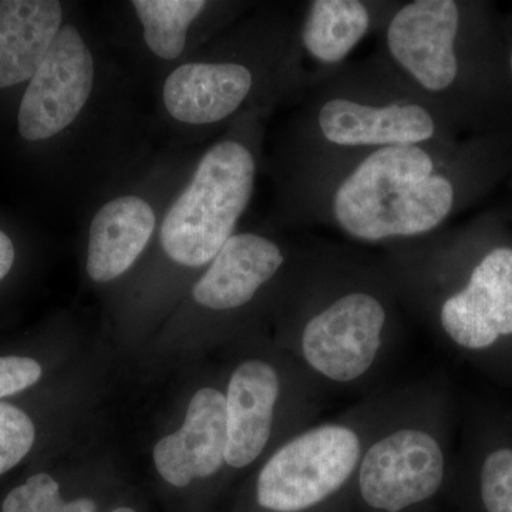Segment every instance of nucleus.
Listing matches in <instances>:
<instances>
[{
	"label": "nucleus",
	"mask_w": 512,
	"mask_h": 512,
	"mask_svg": "<svg viewBox=\"0 0 512 512\" xmlns=\"http://www.w3.org/2000/svg\"><path fill=\"white\" fill-rule=\"evenodd\" d=\"M456 417V394L443 372L394 387L357 468L362 507L406 512L433 500L453 477Z\"/></svg>",
	"instance_id": "7"
},
{
	"label": "nucleus",
	"mask_w": 512,
	"mask_h": 512,
	"mask_svg": "<svg viewBox=\"0 0 512 512\" xmlns=\"http://www.w3.org/2000/svg\"><path fill=\"white\" fill-rule=\"evenodd\" d=\"M227 444L225 394L204 387L192 397L183 427L158 441L154 463L167 483L187 487L195 478H210L227 466Z\"/></svg>",
	"instance_id": "15"
},
{
	"label": "nucleus",
	"mask_w": 512,
	"mask_h": 512,
	"mask_svg": "<svg viewBox=\"0 0 512 512\" xmlns=\"http://www.w3.org/2000/svg\"><path fill=\"white\" fill-rule=\"evenodd\" d=\"M161 195L143 184L117 192L90 220L86 269L99 284L116 281L146 252L164 214Z\"/></svg>",
	"instance_id": "14"
},
{
	"label": "nucleus",
	"mask_w": 512,
	"mask_h": 512,
	"mask_svg": "<svg viewBox=\"0 0 512 512\" xmlns=\"http://www.w3.org/2000/svg\"><path fill=\"white\" fill-rule=\"evenodd\" d=\"M265 114H247L224 131L194 165L165 207L161 249L184 268H204L238 232L264 161Z\"/></svg>",
	"instance_id": "8"
},
{
	"label": "nucleus",
	"mask_w": 512,
	"mask_h": 512,
	"mask_svg": "<svg viewBox=\"0 0 512 512\" xmlns=\"http://www.w3.org/2000/svg\"><path fill=\"white\" fill-rule=\"evenodd\" d=\"M276 296L293 359L326 393L366 387L399 339L404 309L379 252L323 241L293 251Z\"/></svg>",
	"instance_id": "3"
},
{
	"label": "nucleus",
	"mask_w": 512,
	"mask_h": 512,
	"mask_svg": "<svg viewBox=\"0 0 512 512\" xmlns=\"http://www.w3.org/2000/svg\"><path fill=\"white\" fill-rule=\"evenodd\" d=\"M512 174V127L448 143L366 151L276 177L269 224L339 232L382 249L450 227Z\"/></svg>",
	"instance_id": "1"
},
{
	"label": "nucleus",
	"mask_w": 512,
	"mask_h": 512,
	"mask_svg": "<svg viewBox=\"0 0 512 512\" xmlns=\"http://www.w3.org/2000/svg\"><path fill=\"white\" fill-rule=\"evenodd\" d=\"M2 512H96V504L89 498L64 503L59 484L49 474L40 473L10 491Z\"/></svg>",
	"instance_id": "18"
},
{
	"label": "nucleus",
	"mask_w": 512,
	"mask_h": 512,
	"mask_svg": "<svg viewBox=\"0 0 512 512\" xmlns=\"http://www.w3.org/2000/svg\"><path fill=\"white\" fill-rule=\"evenodd\" d=\"M42 377V366L29 357H0V399L29 389Z\"/></svg>",
	"instance_id": "20"
},
{
	"label": "nucleus",
	"mask_w": 512,
	"mask_h": 512,
	"mask_svg": "<svg viewBox=\"0 0 512 512\" xmlns=\"http://www.w3.org/2000/svg\"><path fill=\"white\" fill-rule=\"evenodd\" d=\"M148 52L164 63L183 62L195 45L210 42L252 9L245 2L134 0L130 3Z\"/></svg>",
	"instance_id": "16"
},
{
	"label": "nucleus",
	"mask_w": 512,
	"mask_h": 512,
	"mask_svg": "<svg viewBox=\"0 0 512 512\" xmlns=\"http://www.w3.org/2000/svg\"><path fill=\"white\" fill-rule=\"evenodd\" d=\"M96 53L83 30L66 22L29 80L18 110L19 136L45 143L79 123L97 86Z\"/></svg>",
	"instance_id": "10"
},
{
	"label": "nucleus",
	"mask_w": 512,
	"mask_h": 512,
	"mask_svg": "<svg viewBox=\"0 0 512 512\" xmlns=\"http://www.w3.org/2000/svg\"><path fill=\"white\" fill-rule=\"evenodd\" d=\"M296 10V8H295ZM303 92L295 53V13L259 6L171 67L161 84L165 116L194 131L227 130L247 114L271 117Z\"/></svg>",
	"instance_id": "6"
},
{
	"label": "nucleus",
	"mask_w": 512,
	"mask_h": 512,
	"mask_svg": "<svg viewBox=\"0 0 512 512\" xmlns=\"http://www.w3.org/2000/svg\"><path fill=\"white\" fill-rule=\"evenodd\" d=\"M504 185L505 192L501 200L494 207L485 210V212L493 215L497 220L505 222V224L512 225V174Z\"/></svg>",
	"instance_id": "22"
},
{
	"label": "nucleus",
	"mask_w": 512,
	"mask_h": 512,
	"mask_svg": "<svg viewBox=\"0 0 512 512\" xmlns=\"http://www.w3.org/2000/svg\"><path fill=\"white\" fill-rule=\"evenodd\" d=\"M406 312L443 348L512 390V228L488 212L379 249Z\"/></svg>",
	"instance_id": "2"
},
{
	"label": "nucleus",
	"mask_w": 512,
	"mask_h": 512,
	"mask_svg": "<svg viewBox=\"0 0 512 512\" xmlns=\"http://www.w3.org/2000/svg\"><path fill=\"white\" fill-rule=\"evenodd\" d=\"M111 512H136V511L131 510V508L123 507V508H117V510H114V511H111Z\"/></svg>",
	"instance_id": "24"
},
{
	"label": "nucleus",
	"mask_w": 512,
	"mask_h": 512,
	"mask_svg": "<svg viewBox=\"0 0 512 512\" xmlns=\"http://www.w3.org/2000/svg\"><path fill=\"white\" fill-rule=\"evenodd\" d=\"M275 178L366 151L466 137L440 107L414 92L376 53L350 60L293 103Z\"/></svg>",
	"instance_id": "5"
},
{
	"label": "nucleus",
	"mask_w": 512,
	"mask_h": 512,
	"mask_svg": "<svg viewBox=\"0 0 512 512\" xmlns=\"http://www.w3.org/2000/svg\"><path fill=\"white\" fill-rule=\"evenodd\" d=\"M248 356L231 372L225 392L228 444L225 463L244 470L259 460L278 430L299 433L312 426L326 392L296 360L281 365Z\"/></svg>",
	"instance_id": "9"
},
{
	"label": "nucleus",
	"mask_w": 512,
	"mask_h": 512,
	"mask_svg": "<svg viewBox=\"0 0 512 512\" xmlns=\"http://www.w3.org/2000/svg\"><path fill=\"white\" fill-rule=\"evenodd\" d=\"M292 254L274 234L238 231L195 282L192 301L215 315H241L275 293Z\"/></svg>",
	"instance_id": "12"
},
{
	"label": "nucleus",
	"mask_w": 512,
	"mask_h": 512,
	"mask_svg": "<svg viewBox=\"0 0 512 512\" xmlns=\"http://www.w3.org/2000/svg\"><path fill=\"white\" fill-rule=\"evenodd\" d=\"M35 426L18 407L0 403V476L18 466L35 443Z\"/></svg>",
	"instance_id": "19"
},
{
	"label": "nucleus",
	"mask_w": 512,
	"mask_h": 512,
	"mask_svg": "<svg viewBox=\"0 0 512 512\" xmlns=\"http://www.w3.org/2000/svg\"><path fill=\"white\" fill-rule=\"evenodd\" d=\"M400 0H311L295 10V53L303 92L345 64L367 37L379 35Z\"/></svg>",
	"instance_id": "11"
},
{
	"label": "nucleus",
	"mask_w": 512,
	"mask_h": 512,
	"mask_svg": "<svg viewBox=\"0 0 512 512\" xmlns=\"http://www.w3.org/2000/svg\"><path fill=\"white\" fill-rule=\"evenodd\" d=\"M507 19V72H508V80H510L511 89H512V15L505 16Z\"/></svg>",
	"instance_id": "23"
},
{
	"label": "nucleus",
	"mask_w": 512,
	"mask_h": 512,
	"mask_svg": "<svg viewBox=\"0 0 512 512\" xmlns=\"http://www.w3.org/2000/svg\"><path fill=\"white\" fill-rule=\"evenodd\" d=\"M64 23L57 0L0 2V89L29 83Z\"/></svg>",
	"instance_id": "17"
},
{
	"label": "nucleus",
	"mask_w": 512,
	"mask_h": 512,
	"mask_svg": "<svg viewBox=\"0 0 512 512\" xmlns=\"http://www.w3.org/2000/svg\"><path fill=\"white\" fill-rule=\"evenodd\" d=\"M16 249L12 239L0 229V281L5 279L15 264Z\"/></svg>",
	"instance_id": "21"
},
{
	"label": "nucleus",
	"mask_w": 512,
	"mask_h": 512,
	"mask_svg": "<svg viewBox=\"0 0 512 512\" xmlns=\"http://www.w3.org/2000/svg\"><path fill=\"white\" fill-rule=\"evenodd\" d=\"M507 19L487 0H400L376 55L466 136L512 127Z\"/></svg>",
	"instance_id": "4"
},
{
	"label": "nucleus",
	"mask_w": 512,
	"mask_h": 512,
	"mask_svg": "<svg viewBox=\"0 0 512 512\" xmlns=\"http://www.w3.org/2000/svg\"><path fill=\"white\" fill-rule=\"evenodd\" d=\"M483 512H512V409L476 402L464 409L453 477Z\"/></svg>",
	"instance_id": "13"
}]
</instances>
